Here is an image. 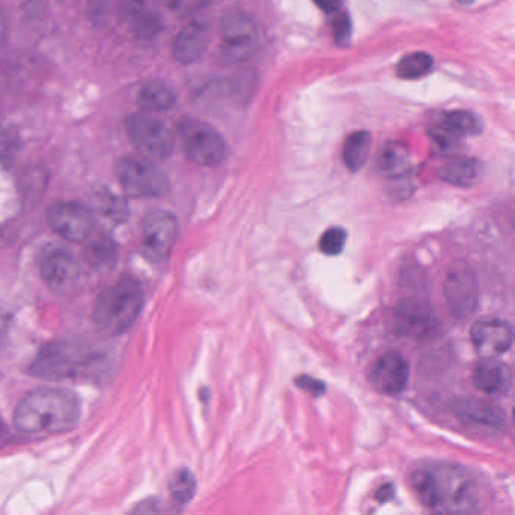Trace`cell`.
Returning a JSON list of instances; mask_svg holds the SVG:
<instances>
[{"mask_svg": "<svg viewBox=\"0 0 515 515\" xmlns=\"http://www.w3.org/2000/svg\"><path fill=\"white\" fill-rule=\"evenodd\" d=\"M334 37L339 43L345 44L349 40L351 35V22H349L348 16H340L334 20Z\"/></svg>", "mask_w": 515, "mask_h": 515, "instance_id": "obj_32", "label": "cell"}, {"mask_svg": "<svg viewBox=\"0 0 515 515\" xmlns=\"http://www.w3.org/2000/svg\"><path fill=\"white\" fill-rule=\"evenodd\" d=\"M414 496L429 511L467 514L478 511L482 500L478 479L449 463H426L411 475Z\"/></svg>", "mask_w": 515, "mask_h": 515, "instance_id": "obj_1", "label": "cell"}, {"mask_svg": "<svg viewBox=\"0 0 515 515\" xmlns=\"http://www.w3.org/2000/svg\"><path fill=\"white\" fill-rule=\"evenodd\" d=\"M138 105L147 112H165L176 105V93L165 82L152 81L139 91Z\"/></svg>", "mask_w": 515, "mask_h": 515, "instance_id": "obj_21", "label": "cell"}, {"mask_svg": "<svg viewBox=\"0 0 515 515\" xmlns=\"http://www.w3.org/2000/svg\"><path fill=\"white\" fill-rule=\"evenodd\" d=\"M183 152L189 161L200 167H213L226 156V142L209 124L198 120L182 121L179 126Z\"/></svg>", "mask_w": 515, "mask_h": 515, "instance_id": "obj_8", "label": "cell"}, {"mask_svg": "<svg viewBox=\"0 0 515 515\" xmlns=\"http://www.w3.org/2000/svg\"><path fill=\"white\" fill-rule=\"evenodd\" d=\"M315 4L325 13H336L342 8L343 0H315Z\"/></svg>", "mask_w": 515, "mask_h": 515, "instance_id": "obj_34", "label": "cell"}, {"mask_svg": "<svg viewBox=\"0 0 515 515\" xmlns=\"http://www.w3.org/2000/svg\"><path fill=\"white\" fill-rule=\"evenodd\" d=\"M455 416L470 431L491 435L502 431L505 426V414L490 402L479 399H463L454 405Z\"/></svg>", "mask_w": 515, "mask_h": 515, "instance_id": "obj_14", "label": "cell"}, {"mask_svg": "<svg viewBox=\"0 0 515 515\" xmlns=\"http://www.w3.org/2000/svg\"><path fill=\"white\" fill-rule=\"evenodd\" d=\"M371 145V133L364 132V130L351 133L343 144L342 159L345 167L351 171L361 170L366 164L367 158H369Z\"/></svg>", "mask_w": 515, "mask_h": 515, "instance_id": "obj_22", "label": "cell"}, {"mask_svg": "<svg viewBox=\"0 0 515 515\" xmlns=\"http://www.w3.org/2000/svg\"><path fill=\"white\" fill-rule=\"evenodd\" d=\"M410 167V155L407 147L399 142H389L378 159L381 173L389 177H399L407 173Z\"/></svg>", "mask_w": 515, "mask_h": 515, "instance_id": "obj_23", "label": "cell"}, {"mask_svg": "<svg viewBox=\"0 0 515 515\" xmlns=\"http://www.w3.org/2000/svg\"><path fill=\"white\" fill-rule=\"evenodd\" d=\"M115 254H117V248H115L114 241L109 236L100 235L91 239L84 256L85 262L91 268L102 271V269H108L114 265Z\"/></svg>", "mask_w": 515, "mask_h": 515, "instance_id": "obj_24", "label": "cell"}, {"mask_svg": "<svg viewBox=\"0 0 515 515\" xmlns=\"http://www.w3.org/2000/svg\"><path fill=\"white\" fill-rule=\"evenodd\" d=\"M126 20L133 34L139 38H153L161 31V17L153 10L149 0H129Z\"/></svg>", "mask_w": 515, "mask_h": 515, "instance_id": "obj_19", "label": "cell"}, {"mask_svg": "<svg viewBox=\"0 0 515 515\" xmlns=\"http://www.w3.org/2000/svg\"><path fill=\"white\" fill-rule=\"evenodd\" d=\"M40 274L50 287H65L78 280L81 266L65 248L49 247L41 253Z\"/></svg>", "mask_w": 515, "mask_h": 515, "instance_id": "obj_16", "label": "cell"}, {"mask_svg": "<svg viewBox=\"0 0 515 515\" xmlns=\"http://www.w3.org/2000/svg\"><path fill=\"white\" fill-rule=\"evenodd\" d=\"M197 481L189 470L180 469L174 473L170 481V494L177 505H188L194 499Z\"/></svg>", "mask_w": 515, "mask_h": 515, "instance_id": "obj_27", "label": "cell"}, {"mask_svg": "<svg viewBox=\"0 0 515 515\" xmlns=\"http://www.w3.org/2000/svg\"><path fill=\"white\" fill-rule=\"evenodd\" d=\"M20 150V139L16 130L0 126V162L10 164Z\"/></svg>", "mask_w": 515, "mask_h": 515, "instance_id": "obj_28", "label": "cell"}, {"mask_svg": "<svg viewBox=\"0 0 515 515\" xmlns=\"http://www.w3.org/2000/svg\"><path fill=\"white\" fill-rule=\"evenodd\" d=\"M297 384L303 387L304 390H307V392L313 393V395H319V393L324 392V384L310 377L300 378V380H297Z\"/></svg>", "mask_w": 515, "mask_h": 515, "instance_id": "obj_33", "label": "cell"}, {"mask_svg": "<svg viewBox=\"0 0 515 515\" xmlns=\"http://www.w3.org/2000/svg\"><path fill=\"white\" fill-rule=\"evenodd\" d=\"M441 180L458 188H472L484 177V165L473 158H455L440 168Z\"/></svg>", "mask_w": 515, "mask_h": 515, "instance_id": "obj_20", "label": "cell"}, {"mask_svg": "<svg viewBox=\"0 0 515 515\" xmlns=\"http://www.w3.org/2000/svg\"><path fill=\"white\" fill-rule=\"evenodd\" d=\"M144 306L141 284L130 275H123L106 287L93 309V321L106 336L117 337L130 330Z\"/></svg>", "mask_w": 515, "mask_h": 515, "instance_id": "obj_4", "label": "cell"}, {"mask_svg": "<svg viewBox=\"0 0 515 515\" xmlns=\"http://www.w3.org/2000/svg\"><path fill=\"white\" fill-rule=\"evenodd\" d=\"M395 322L399 333L411 339H432L440 331L434 310L420 300L402 301L396 309Z\"/></svg>", "mask_w": 515, "mask_h": 515, "instance_id": "obj_12", "label": "cell"}, {"mask_svg": "<svg viewBox=\"0 0 515 515\" xmlns=\"http://www.w3.org/2000/svg\"><path fill=\"white\" fill-rule=\"evenodd\" d=\"M5 432V425H4V422H2V420H0V437H2V434H4Z\"/></svg>", "mask_w": 515, "mask_h": 515, "instance_id": "obj_36", "label": "cell"}, {"mask_svg": "<svg viewBox=\"0 0 515 515\" xmlns=\"http://www.w3.org/2000/svg\"><path fill=\"white\" fill-rule=\"evenodd\" d=\"M346 244V232L340 227H331L325 230L319 241V250L327 256H337L342 253Z\"/></svg>", "mask_w": 515, "mask_h": 515, "instance_id": "obj_29", "label": "cell"}, {"mask_svg": "<svg viewBox=\"0 0 515 515\" xmlns=\"http://www.w3.org/2000/svg\"><path fill=\"white\" fill-rule=\"evenodd\" d=\"M8 37V22L5 14L0 11V47L4 46Z\"/></svg>", "mask_w": 515, "mask_h": 515, "instance_id": "obj_35", "label": "cell"}, {"mask_svg": "<svg viewBox=\"0 0 515 515\" xmlns=\"http://www.w3.org/2000/svg\"><path fill=\"white\" fill-rule=\"evenodd\" d=\"M441 126L446 127L455 136L478 135L482 129L481 120L469 111L448 112Z\"/></svg>", "mask_w": 515, "mask_h": 515, "instance_id": "obj_26", "label": "cell"}, {"mask_svg": "<svg viewBox=\"0 0 515 515\" xmlns=\"http://www.w3.org/2000/svg\"><path fill=\"white\" fill-rule=\"evenodd\" d=\"M126 132L133 147L145 158L167 159L176 145L170 127L149 114L130 115L126 121Z\"/></svg>", "mask_w": 515, "mask_h": 515, "instance_id": "obj_7", "label": "cell"}, {"mask_svg": "<svg viewBox=\"0 0 515 515\" xmlns=\"http://www.w3.org/2000/svg\"><path fill=\"white\" fill-rule=\"evenodd\" d=\"M470 339L479 354L484 357H499L511 349L514 330L503 319L482 318L473 325Z\"/></svg>", "mask_w": 515, "mask_h": 515, "instance_id": "obj_13", "label": "cell"}, {"mask_svg": "<svg viewBox=\"0 0 515 515\" xmlns=\"http://www.w3.org/2000/svg\"><path fill=\"white\" fill-rule=\"evenodd\" d=\"M105 355L84 345L53 342L38 352L29 372L46 380H90L99 377Z\"/></svg>", "mask_w": 515, "mask_h": 515, "instance_id": "obj_3", "label": "cell"}, {"mask_svg": "<svg viewBox=\"0 0 515 515\" xmlns=\"http://www.w3.org/2000/svg\"><path fill=\"white\" fill-rule=\"evenodd\" d=\"M102 206L103 212H105V215L109 216V218H114V216L123 218L124 210H126V204H124V201H121L120 198H117L112 194H108L103 198Z\"/></svg>", "mask_w": 515, "mask_h": 515, "instance_id": "obj_31", "label": "cell"}, {"mask_svg": "<svg viewBox=\"0 0 515 515\" xmlns=\"http://www.w3.org/2000/svg\"><path fill=\"white\" fill-rule=\"evenodd\" d=\"M511 369L496 357H485L475 364L472 372L473 386L488 396H505L512 387Z\"/></svg>", "mask_w": 515, "mask_h": 515, "instance_id": "obj_17", "label": "cell"}, {"mask_svg": "<svg viewBox=\"0 0 515 515\" xmlns=\"http://www.w3.org/2000/svg\"><path fill=\"white\" fill-rule=\"evenodd\" d=\"M259 46V31L251 17L242 13L224 16L219 28L218 58L224 64L245 61Z\"/></svg>", "mask_w": 515, "mask_h": 515, "instance_id": "obj_6", "label": "cell"}, {"mask_svg": "<svg viewBox=\"0 0 515 515\" xmlns=\"http://www.w3.org/2000/svg\"><path fill=\"white\" fill-rule=\"evenodd\" d=\"M410 367L404 355L399 352H387L381 355L371 371V381L375 389L386 395H399L408 386Z\"/></svg>", "mask_w": 515, "mask_h": 515, "instance_id": "obj_15", "label": "cell"}, {"mask_svg": "<svg viewBox=\"0 0 515 515\" xmlns=\"http://www.w3.org/2000/svg\"><path fill=\"white\" fill-rule=\"evenodd\" d=\"M218 0H165L168 10L173 11L177 16H188L206 10L210 5L216 4Z\"/></svg>", "mask_w": 515, "mask_h": 515, "instance_id": "obj_30", "label": "cell"}, {"mask_svg": "<svg viewBox=\"0 0 515 515\" xmlns=\"http://www.w3.org/2000/svg\"><path fill=\"white\" fill-rule=\"evenodd\" d=\"M50 229L68 242L88 241L94 232V215L84 204L76 201H56L47 210Z\"/></svg>", "mask_w": 515, "mask_h": 515, "instance_id": "obj_10", "label": "cell"}, {"mask_svg": "<svg viewBox=\"0 0 515 515\" xmlns=\"http://www.w3.org/2000/svg\"><path fill=\"white\" fill-rule=\"evenodd\" d=\"M81 420V402L70 390L41 387L28 393L17 405L14 422L29 435L64 434Z\"/></svg>", "mask_w": 515, "mask_h": 515, "instance_id": "obj_2", "label": "cell"}, {"mask_svg": "<svg viewBox=\"0 0 515 515\" xmlns=\"http://www.w3.org/2000/svg\"><path fill=\"white\" fill-rule=\"evenodd\" d=\"M210 43V28L201 20L189 23L177 35L173 55L180 64H194L206 53Z\"/></svg>", "mask_w": 515, "mask_h": 515, "instance_id": "obj_18", "label": "cell"}, {"mask_svg": "<svg viewBox=\"0 0 515 515\" xmlns=\"http://www.w3.org/2000/svg\"><path fill=\"white\" fill-rule=\"evenodd\" d=\"M446 301L452 315L466 319L475 313L479 303V287L475 274L469 266L457 263L446 277Z\"/></svg>", "mask_w": 515, "mask_h": 515, "instance_id": "obj_11", "label": "cell"}, {"mask_svg": "<svg viewBox=\"0 0 515 515\" xmlns=\"http://www.w3.org/2000/svg\"><path fill=\"white\" fill-rule=\"evenodd\" d=\"M118 182L127 195L135 198H159L170 192L167 174L150 159L123 158L115 167Z\"/></svg>", "mask_w": 515, "mask_h": 515, "instance_id": "obj_5", "label": "cell"}, {"mask_svg": "<svg viewBox=\"0 0 515 515\" xmlns=\"http://www.w3.org/2000/svg\"><path fill=\"white\" fill-rule=\"evenodd\" d=\"M179 235L176 216L167 210H152L141 227V253L155 265L167 262Z\"/></svg>", "mask_w": 515, "mask_h": 515, "instance_id": "obj_9", "label": "cell"}, {"mask_svg": "<svg viewBox=\"0 0 515 515\" xmlns=\"http://www.w3.org/2000/svg\"><path fill=\"white\" fill-rule=\"evenodd\" d=\"M432 65H434V61L428 53L414 52L399 61L396 71H398L399 78L414 81V79L425 78L432 70Z\"/></svg>", "mask_w": 515, "mask_h": 515, "instance_id": "obj_25", "label": "cell"}]
</instances>
